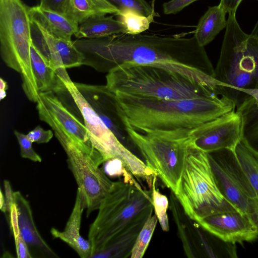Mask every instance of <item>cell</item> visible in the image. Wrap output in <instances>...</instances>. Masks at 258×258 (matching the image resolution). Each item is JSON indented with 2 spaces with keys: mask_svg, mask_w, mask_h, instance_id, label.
Returning <instances> with one entry per match:
<instances>
[{
  "mask_svg": "<svg viewBox=\"0 0 258 258\" xmlns=\"http://www.w3.org/2000/svg\"><path fill=\"white\" fill-rule=\"evenodd\" d=\"M83 64L108 73L127 62L156 64L216 88L219 84L204 47L190 38L120 33L73 41Z\"/></svg>",
  "mask_w": 258,
  "mask_h": 258,
  "instance_id": "cell-1",
  "label": "cell"
},
{
  "mask_svg": "<svg viewBox=\"0 0 258 258\" xmlns=\"http://www.w3.org/2000/svg\"><path fill=\"white\" fill-rule=\"evenodd\" d=\"M153 209L152 189L123 180L113 182L89 228L91 257L131 256L137 236Z\"/></svg>",
  "mask_w": 258,
  "mask_h": 258,
  "instance_id": "cell-2",
  "label": "cell"
},
{
  "mask_svg": "<svg viewBox=\"0 0 258 258\" xmlns=\"http://www.w3.org/2000/svg\"><path fill=\"white\" fill-rule=\"evenodd\" d=\"M122 118L141 132L192 129L235 110L225 96L167 100L115 93Z\"/></svg>",
  "mask_w": 258,
  "mask_h": 258,
  "instance_id": "cell-3",
  "label": "cell"
},
{
  "mask_svg": "<svg viewBox=\"0 0 258 258\" xmlns=\"http://www.w3.org/2000/svg\"><path fill=\"white\" fill-rule=\"evenodd\" d=\"M107 87L113 93L167 100L219 95L216 89L159 65L127 62L107 73Z\"/></svg>",
  "mask_w": 258,
  "mask_h": 258,
  "instance_id": "cell-4",
  "label": "cell"
},
{
  "mask_svg": "<svg viewBox=\"0 0 258 258\" xmlns=\"http://www.w3.org/2000/svg\"><path fill=\"white\" fill-rule=\"evenodd\" d=\"M236 13L228 14L220 57L214 69L217 93L236 107L250 91L258 89V38L245 33Z\"/></svg>",
  "mask_w": 258,
  "mask_h": 258,
  "instance_id": "cell-5",
  "label": "cell"
},
{
  "mask_svg": "<svg viewBox=\"0 0 258 258\" xmlns=\"http://www.w3.org/2000/svg\"><path fill=\"white\" fill-rule=\"evenodd\" d=\"M175 195L185 213L193 220L227 212L238 211L220 191L208 154L192 143Z\"/></svg>",
  "mask_w": 258,
  "mask_h": 258,
  "instance_id": "cell-6",
  "label": "cell"
},
{
  "mask_svg": "<svg viewBox=\"0 0 258 258\" xmlns=\"http://www.w3.org/2000/svg\"><path fill=\"white\" fill-rule=\"evenodd\" d=\"M31 20L22 0H0V50L9 68L21 74L22 88L29 100L37 102L39 92L31 59Z\"/></svg>",
  "mask_w": 258,
  "mask_h": 258,
  "instance_id": "cell-7",
  "label": "cell"
},
{
  "mask_svg": "<svg viewBox=\"0 0 258 258\" xmlns=\"http://www.w3.org/2000/svg\"><path fill=\"white\" fill-rule=\"evenodd\" d=\"M123 120L132 142L147 165L175 194L192 143L191 129L141 132Z\"/></svg>",
  "mask_w": 258,
  "mask_h": 258,
  "instance_id": "cell-8",
  "label": "cell"
},
{
  "mask_svg": "<svg viewBox=\"0 0 258 258\" xmlns=\"http://www.w3.org/2000/svg\"><path fill=\"white\" fill-rule=\"evenodd\" d=\"M63 82L80 112L93 147L103 157L104 162L113 158L120 160L134 176L144 179L151 187L153 178L156 175L155 172L120 142L70 78Z\"/></svg>",
  "mask_w": 258,
  "mask_h": 258,
  "instance_id": "cell-9",
  "label": "cell"
},
{
  "mask_svg": "<svg viewBox=\"0 0 258 258\" xmlns=\"http://www.w3.org/2000/svg\"><path fill=\"white\" fill-rule=\"evenodd\" d=\"M208 154L222 194L239 212L255 222L256 195L235 151L224 149Z\"/></svg>",
  "mask_w": 258,
  "mask_h": 258,
  "instance_id": "cell-10",
  "label": "cell"
},
{
  "mask_svg": "<svg viewBox=\"0 0 258 258\" xmlns=\"http://www.w3.org/2000/svg\"><path fill=\"white\" fill-rule=\"evenodd\" d=\"M68 166L86 203L87 216L98 210L111 190L113 182L99 166L104 162L94 147L71 145L62 148Z\"/></svg>",
  "mask_w": 258,
  "mask_h": 258,
  "instance_id": "cell-11",
  "label": "cell"
},
{
  "mask_svg": "<svg viewBox=\"0 0 258 258\" xmlns=\"http://www.w3.org/2000/svg\"><path fill=\"white\" fill-rule=\"evenodd\" d=\"M241 119L235 110L190 131L194 146L206 153L235 151L241 141Z\"/></svg>",
  "mask_w": 258,
  "mask_h": 258,
  "instance_id": "cell-12",
  "label": "cell"
},
{
  "mask_svg": "<svg viewBox=\"0 0 258 258\" xmlns=\"http://www.w3.org/2000/svg\"><path fill=\"white\" fill-rule=\"evenodd\" d=\"M74 83L104 124L120 142L128 149L135 147L126 130L115 94L106 85Z\"/></svg>",
  "mask_w": 258,
  "mask_h": 258,
  "instance_id": "cell-13",
  "label": "cell"
},
{
  "mask_svg": "<svg viewBox=\"0 0 258 258\" xmlns=\"http://www.w3.org/2000/svg\"><path fill=\"white\" fill-rule=\"evenodd\" d=\"M198 222L205 230L226 243L251 242L258 238V226L249 216L239 211L217 213Z\"/></svg>",
  "mask_w": 258,
  "mask_h": 258,
  "instance_id": "cell-14",
  "label": "cell"
},
{
  "mask_svg": "<svg viewBox=\"0 0 258 258\" xmlns=\"http://www.w3.org/2000/svg\"><path fill=\"white\" fill-rule=\"evenodd\" d=\"M169 208L186 255L189 258L217 257L205 230L184 212L175 194L171 191Z\"/></svg>",
  "mask_w": 258,
  "mask_h": 258,
  "instance_id": "cell-15",
  "label": "cell"
},
{
  "mask_svg": "<svg viewBox=\"0 0 258 258\" xmlns=\"http://www.w3.org/2000/svg\"><path fill=\"white\" fill-rule=\"evenodd\" d=\"M86 207L84 197L78 189L75 205L64 230L60 231L54 228L50 230L54 238L67 243L81 258H90L92 254L90 241L82 237L80 233L82 213Z\"/></svg>",
  "mask_w": 258,
  "mask_h": 258,
  "instance_id": "cell-16",
  "label": "cell"
},
{
  "mask_svg": "<svg viewBox=\"0 0 258 258\" xmlns=\"http://www.w3.org/2000/svg\"><path fill=\"white\" fill-rule=\"evenodd\" d=\"M30 20L33 44L50 62L58 76L63 80L69 78L59 54L61 45L67 40L55 36L38 22L31 19Z\"/></svg>",
  "mask_w": 258,
  "mask_h": 258,
  "instance_id": "cell-17",
  "label": "cell"
},
{
  "mask_svg": "<svg viewBox=\"0 0 258 258\" xmlns=\"http://www.w3.org/2000/svg\"><path fill=\"white\" fill-rule=\"evenodd\" d=\"M13 196L20 231L28 247L39 249L51 257H57L39 233L29 202L19 191L14 192Z\"/></svg>",
  "mask_w": 258,
  "mask_h": 258,
  "instance_id": "cell-18",
  "label": "cell"
},
{
  "mask_svg": "<svg viewBox=\"0 0 258 258\" xmlns=\"http://www.w3.org/2000/svg\"><path fill=\"white\" fill-rule=\"evenodd\" d=\"M246 95L236 107L241 119V142L258 155V89L250 91Z\"/></svg>",
  "mask_w": 258,
  "mask_h": 258,
  "instance_id": "cell-19",
  "label": "cell"
},
{
  "mask_svg": "<svg viewBox=\"0 0 258 258\" xmlns=\"http://www.w3.org/2000/svg\"><path fill=\"white\" fill-rule=\"evenodd\" d=\"M31 20L40 23L55 36L72 41V36L77 33L79 25L62 13L41 8L39 6L29 7Z\"/></svg>",
  "mask_w": 258,
  "mask_h": 258,
  "instance_id": "cell-20",
  "label": "cell"
},
{
  "mask_svg": "<svg viewBox=\"0 0 258 258\" xmlns=\"http://www.w3.org/2000/svg\"><path fill=\"white\" fill-rule=\"evenodd\" d=\"M120 13L106 0H67L62 13L80 25L90 18Z\"/></svg>",
  "mask_w": 258,
  "mask_h": 258,
  "instance_id": "cell-21",
  "label": "cell"
},
{
  "mask_svg": "<svg viewBox=\"0 0 258 258\" xmlns=\"http://www.w3.org/2000/svg\"><path fill=\"white\" fill-rule=\"evenodd\" d=\"M30 55L32 67L39 93L50 91L55 92L63 84V82L57 76L50 62L32 42L30 47Z\"/></svg>",
  "mask_w": 258,
  "mask_h": 258,
  "instance_id": "cell-22",
  "label": "cell"
},
{
  "mask_svg": "<svg viewBox=\"0 0 258 258\" xmlns=\"http://www.w3.org/2000/svg\"><path fill=\"white\" fill-rule=\"evenodd\" d=\"M126 32L125 25L120 20L112 16H100L80 24L75 36L78 39H92Z\"/></svg>",
  "mask_w": 258,
  "mask_h": 258,
  "instance_id": "cell-23",
  "label": "cell"
},
{
  "mask_svg": "<svg viewBox=\"0 0 258 258\" xmlns=\"http://www.w3.org/2000/svg\"><path fill=\"white\" fill-rule=\"evenodd\" d=\"M226 14L219 5L209 7L199 20L195 31L194 36L201 46L204 47L210 43L226 27Z\"/></svg>",
  "mask_w": 258,
  "mask_h": 258,
  "instance_id": "cell-24",
  "label": "cell"
},
{
  "mask_svg": "<svg viewBox=\"0 0 258 258\" xmlns=\"http://www.w3.org/2000/svg\"><path fill=\"white\" fill-rule=\"evenodd\" d=\"M235 153L256 195L257 207L255 222L258 226V155L250 151L241 142L237 146Z\"/></svg>",
  "mask_w": 258,
  "mask_h": 258,
  "instance_id": "cell-25",
  "label": "cell"
},
{
  "mask_svg": "<svg viewBox=\"0 0 258 258\" xmlns=\"http://www.w3.org/2000/svg\"><path fill=\"white\" fill-rule=\"evenodd\" d=\"M159 16L154 9L148 16L140 15L131 10L122 11L118 15L126 29V33L138 34L148 29L150 24L153 22L155 17Z\"/></svg>",
  "mask_w": 258,
  "mask_h": 258,
  "instance_id": "cell-26",
  "label": "cell"
},
{
  "mask_svg": "<svg viewBox=\"0 0 258 258\" xmlns=\"http://www.w3.org/2000/svg\"><path fill=\"white\" fill-rule=\"evenodd\" d=\"M158 221L155 214L152 215L146 220L137 236L130 256L131 258H142L144 256Z\"/></svg>",
  "mask_w": 258,
  "mask_h": 258,
  "instance_id": "cell-27",
  "label": "cell"
},
{
  "mask_svg": "<svg viewBox=\"0 0 258 258\" xmlns=\"http://www.w3.org/2000/svg\"><path fill=\"white\" fill-rule=\"evenodd\" d=\"M157 177L156 176L154 177L152 186L153 208L162 229L164 231H168L169 230V224L167 211L169 206V202L167 197L156 188Z\"/></svg>",
  "mask_w": 258,
  "mask_h": 258,
  "instance_id": "cell-28",
  "label": "cell"
},
{
  "mask_svg": "<svg viewBox=\"0 0 258 258\" xmlns=\"http://www.w3.org/2000/svg\"><path fill=\"white\" fill-rule=\"evenodd\" d=\"M10 227L13 233L18 258H32L29 247L20 232L18 222V216L15 204L11 206L9 212Z\"/></svg>",
  "mask_w": 258,
  "mask_h": 258,
  "instance_id": "cell-29",
  "label": "cell"
},
{
  "mask_svg": "<svg viewBox=\"0 0 258 258\" xmlns=\"http://www.w3.org/2000/svg\"><path fill=\"white\" fill-rule=\"evenodd\" d=\"M121 12L131 10L145 16L150 15L154 9L156 0H152L150 5L145 0H106Z\"/></svg>",
  "mask_w": 258,
  "mask_h": 258,
  "instance_id": "cell-30",
  "label": "cell"
},
{
  "mask_svg": "<svg viewBox=\"0 0 258 258\" xmlns=\"http://www.w3.org/2000/svg\"><path fill=\"white\" fill-rule=\"evenodd\" d=\"M104 169L106 175L110 177L123 176V181L132 184L139 185L134 176L125 167L123 162L117 158H113L105 161Z\"/></svg>",
  "mask_w": 258,
  "mask_h": 258,
  "instance_id": "cell-31",
  "label": "cell"
},
{
  "mask_svg": "<svg viewBox=\"0 0 258 258\" xmlns=\"http://www.w3.org/2000/svg\"><path fill=\"white\" fill-rule=\"evenodd\" d=\"M14 134L17 137L20 145L21 157L34 162H41L42 159L40 156L33 149L32 146L33 142L27 135L18 131H15Z\"/></svg>",
  "mask_w": 258,
  "mask_h": 258,
  "instance_id": "cell-32",
  "label": "cell"
},
{
  "mask_svg": "<svg viewBox=\"0 0 258 258\" xmlns=\"http://www.w3.org/2000/svg\"><path fill=\"white\" fill-rule=\"evenodd\" d=\"M27 135L33 143L42 144L49 142L53 135L51 130H44L40 125H38Z\"/></svg>",
  "mask_w": 258,
  "mask_h": 258,
  "instance_id": "cell-33",
  "label": "cell"
},
{
  "mask_svg": "<svg viewBox=\"0 0 258 258\" xmlns=\"http://www.w3.org/2000/svg\"><path fill=\"white\" fill-rule=\"evenodd\" d=\"M198 0H171L163 4V11L165 14H175L184 8Z\"/></svg>",
  "mask_w": 258,
  "mask_h": 258,
  "instance_id": "cell-34",
  "label": "cell"
},
{
  "mask_svg": "<svg viewBox=\"0 0 258 258\" xmlns=\"http://www.w3.org/2000/svg\"><path fill=\"white\" fill-rule=\"evenodd\" d=\"M66 1L67 0H40L39 6L41 8L44 9L62 13L63 7Z\"/></svg>",
  "mask_w": 258,
  "mask_h": 258,
  "instance_id": "cell-35",
  "label": "cell"
},
{
  "mask_svg": "<svg viewBox=\"0 0 258 258\" xmlns=\"http://www.w3.org/2000/svg\"><path fill=\"white\" fill-rule=\"evenodd\" d=\"M242 0H220L219 7L226 13H236Z\"/></svg>",
  "mask_w": 258,
  "mask_h": 258,
  "instance_id": "cell-36",
  "label": "cell"
},
{
  "mask_svg": "<svg viewBox=\"0 0 258 258\" xmlns=\"http://www.w3.org/2000/svg\"><path fill=\"white\" fill-rule=\"evenodd\" d=\"M5 197L7 205V210L9 213L11 206L14 203V196L10 183L9 181H4Z\"/></svg>",
  "mask_w": 258,
  "mask_h": 258,
  "instance_id": "cell-37",
  "label": "cell"
},
{
  "mask_svg": "<svg viewBox=\"0 0 258 258\" xmlns=\"http://www.w3.org/2000/svg\"><path fill=\"white\" fill-rule=\"evenodd\" d=\"M8 88L7 83L2 78H0V99H3L6 96V90Z\"/></svg>",
  "mask_w": 258,
  "mask_h": 258,
  "instance_id": "cell-38",
  "label": "cell"
},
{
  "mask_svg": "<svg viewBox=\"0 0 258 258\" xmlns=\"http://www.w3.org/2000/svg\"><path fill=\"white\" fill-rule=\"evenodd\" d=\"M0 195V209L3 212L6 213L7 212L6 202L5 196L3 195L1 190Z\"/></svg>",
  "mask_w": 258,
  "mask_h": 258,
  "instance_id": "cell-39",
  "label": "cell"
},
{
  "mask_svg": "<svg viewBox=\"0 0 258 258\" xmlns=\"http://www.w3.org/2000/svg\"><path fill=\"white\" fill-rule=\"evenodd\" d=\"M250 34L258 38V21L256 23Z\"/></svg>",
  "mask_w": 258,
  "mask_h": 258,
  "instance_id": "cell-40",
  "label": "cell"
}]
</instances>
